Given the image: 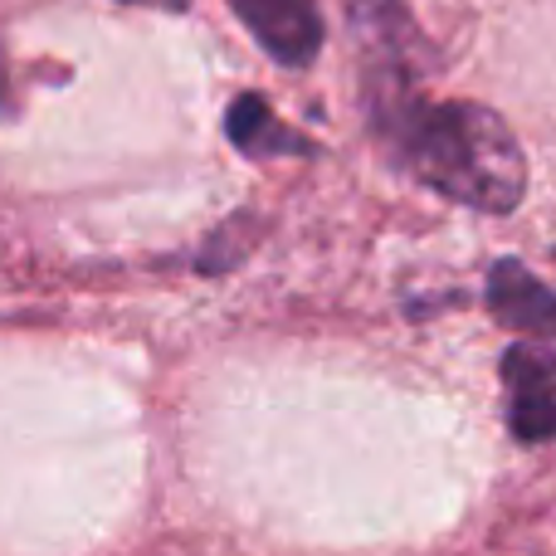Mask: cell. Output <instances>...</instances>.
Instances as JSON below:
<instances>
[{"mask_svg":"<svg viewBox=\"0 0 556 556\" xmlns=\"http://www.w3.org/2000/svg\"><path fill=\"white\" fill-rule=\"evenodd\" d=\"M366 117L386 156L444 201L483 215H508L528 195L522 147L493 108L459 98L434 103L401 68H371Z\"/></svg>","mask_w":556,"mask_h":556,"instance_id":"1","label":"cell"},{"mask_svg":"<svg viewBox=\"0 0 556 556\" xmlns=\"http://www.w3.org/2000/svg\"><path fill=\"white\" fill-rule=\"evenodd\" d=\"M503 395L513 440H556V352L547 342H518L503 352Z\"/></svg>","mask_w":556,"mask_h":556,"instance_id":"2","label":"cell"},{"mask_svg":"<svg viewBox=\"0 0 556 556\" xmlns=\"http://www.w3.org/2000/svg\"><path fill=\"white\" fill-rule=\"evenodd\" d=\"M254 45L283 68H307L323 54V10L317 0H225Z\"/></svg>","mask_w":556,"mask_h":556,"instance_id":"3","label":"cell"},{"mask_svg":"<svg viewBox=\"0 0 556 556\" xmlns=\"http://www.w3.org/2000/svg\"><path fill=\"white\" fill-rule=\"evenodd\" d=\"M483 303L498 317L503 327L532 337V342L556 346V293L542 283L528 264L518 260H498L489 269V288H483Z\"/></svg>","mask_w":556,"mask_h":556,"instance_id":"4","label":"cell"},{"mask_svg":"<svg viewBox=\"0 0 556 556\" xmlns=\"http://www.w3.org/2000/svg\"><path fill=\"white\" fill-rule=\"evenodd\" d=\"M225 137L240 147L244 156H307L313 142H307L298 127H288L283 117L274 113L269 98L260 93H240L225 113Z\"/></svg>","mask_w":556,"mask_h":556,"instance_id":"5","label":"cell"},{"mask_svg":"<svg viewBox=\"0 0 556 556\" xmlns=\"http://www.w3.org/2000/svg\"><path fill=\"white\" fill-rule=\"evenodd\" d=\"M352 10L366 20L371 29L395 39V29H410V15H405V0H352Z\"/></svg>","mask_w":556,"mask_h":556,"instance_id":"6","label":"cell"},{"mask_svg":"<svg viewBox=\"0 0 556 556\" xmlns=\"http://www.w3.org/2000/svg\"><path fill=\"white\" fill-rule=\"evenodd\" d=\"M15 113V93H10V68H5V54H0V117Z\"/></svg>","mask_w":556,"mask_h":556,"instance_id":"7","label":"cell"},{"mask_svg":"<svg viewBox=\"0 0 556 556\" xmlns=\"http://www.w3.org/2000/svg\"><path fill=\"white\" fill-rule=\"evenodd\" d=\"M127 5H152V10H176L181 15V10H191V0H127Z\"/></svg>","mask_w":556,"mask_h":556,"instance_id":"8","label":"cell"}]
</instances>
